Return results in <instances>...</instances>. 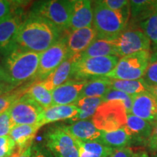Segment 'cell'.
Masks as SVG:
<instances>
[{"instance_id": "obj_1", "label": "cell", "mask_w": 157, "mask_h": 157, "mask_svg": "<svg viewBox=\"0 0 157 157\" xmlns=\"http://www.w3.org/2000/svg\"><path fill=\"white\" fill-rule=\"evenodd\" d=\"M63 33L42 17L29 13L20 28L14 48L32 52H44L61 38Z\"/></svg>"}, {"instance_id": "obj_2", "label": "cell", "mask_w": 157, "mask_h": 157, "mask_svg": "<svg viewBox=\"0 0 157 157\" xmlns=\"http://www.w3.org/2000/svg\"><path fill=\"white\" fill-rule=\"evenodd\" d=\"M40 53L15 48L4 56L2 66L8 83L15 87L34 82L39 68Z\"/></svg>"}, {"instance_id": "obj_3", "label": "cell", "mask_w": 157, "mask_h": 157, "mask_svg": "<svg viewBox=\"0 0 157 157\" xmlns=\"http://www.w3.org/2000/svg\"><path fill=\"white\" fill-rule=\"evenodd\" d=\"M93 10V27L97 38L113 40L127 28L130 15L129 6L115 11L105 7L102 1H94Z\"/></svg>"}, {"instance_id": "obj_4", "label": "cell", "mask_w": 157, "mask_h": 157, "mask_svg": "<svg viewBox=\"0 0 157 157\" xmlns=\"http://www.w3.org/2000/svg\"><path fill=\"white\" fill-rule=\"evenodd\" d=\"M72 5L69 0L40 1L34 3L30 13L47 20L63 34L69 30Z\"/></svg>"}, {"instance_id": "obj_5", "label": "cell", "mask_w": 157, "mask_h": 157, "mask_svg": "<svg viewBox=\"0 0 157 157\" xmlns=\"http://www.w3.org/2000/svg\"><path fill=\"white\" fill-rule=\"evenodd\" d=\"M151 56L150 50H148L120 58L114 68L105 77L119 80L142 78L146 73Z\"/></svg>"}, {"instance_id": "obj_6", "label": "cell", "mask_w": 157, "mask_h": 157, "mask_svg": "<svg viewBox=\"0 0 157 157\" xmlns=\"http://www.w3.org/2000/svg\"><path fill=\"white\" fill-rule=\"evenodd\" d=\"M120 58L118 56L80 58L75 63L71 78L75 80H90L105 77L112 71Z\"/></svg>"}, {"instance_id": "obj_7", "label": "cell", "mask_w": 157, "mask_h": 157, "mask_svg": "<svg viewBox=\"0 0 157 157\" xmlns=\"http://www.w3.org/2000/svg\"><path fill=\"white\" fill-rule=\"evenodd\" d=\"M127 117V111L123 104L112 101L102 103L91 119L99 130L111 132L124 127Z\"/></svg>"}, {"instance_id": "obj_8", "label": "cell", "mask_w": 157, "mask_h": 157, "mask_svg": "<svg viewBox=\"0 0 157 157\" xmlns=\"http://www.w3.org/2000/svg\"><path fill=\"white\" fill-rule=\"evenodd\" d=\"M44 146L55 157H79L77 140L63 126L48 128L44 135Z\"/></svg>"}, {"instance_id": "obj_9", "label": "cell", "mask_w": 157, "mask_h": 157, "mask_svg": "<svg viewBox=\"0 0 157 157\" xmlns=\"http://www.w3.org/2000/svg\"><path fill=\"white\" fill-rule=\"evenodd\" d=\"M69 57L64 35L48 50L40 53L39 68L34 82L43 81Z\"/></svg>"}, {"instance_id": "obj_10", "label": "cell", "mask_w": 157, "mask_h": 157, "mask_svg": "<svg viewBox=\"0 0 157 157\" xmlns=\"http://www.w3.org/2000/svg\"><path fill=\"white\" fill-rule=\"evenodd\" d=\"M112 41L116 54L119 58L151 49L150 40L141 29L126 28Z\"/></svg>"}, {"instance_id": "obj_11", "label": "cell", "mask_w": 157, "mask_h": 157, "mask_svg": "<svg viewBox=\"0 0 157 157\" xmlns=\"http://www.w3.org/2000/svg\"><path fill=\"white\" fill-rule=\"evenodd\" d=\"M43 111L36 102L24 94L9 109L13 127L27 124L40 127Z\"/></svg>"}, {"instance_id": "obj_12", "label": "cell", "mask_w": 157, "mask_h": 157, "mask_svg": "<svg viewBox=\"0 0 157 157\" xmlns=\"http://www.w3.org/2000/svg\"><path fill=\"white\" fill-rule=\"evenodd\" d=\"M26 17L23 10L17 7L0 20V54L5 56L14 48L17 34Z\"/></svg>"}, {"instance_id": "obj_13", "label": "cell", "mask_w": 157, "mask_h": 157, "mask_svg": "<svg viewBox=\"0 0 157 157\" xmlns=\"http://www.w3.org/2000/svg\"><path fill=\"white\" fill-rule=\"evenodd\" d=\"M129 113L148 121L154 127L157 124V98L148 91L134 96Z\"/></svg>"}, {"instance_id": "obj_14", "label": "cell", "mask_w": 157, "mask_h": 157, "mask_svg": "<svg viewBox=\"0 0 157 157\" xmlns=\"http://www.w3.org/2000/svg\"><path fill=\"white\" fill-rule=\"evenodd\" d=\"M65 35L69 56L82 55L97 37L93 26L66 32Z\"/></svg>"}, {"instance_id": "obj_15", "label": "cell", "mask_w": 157, "mask_h": 157, "mask_svg": "<svg viewBox=\"0 0 157 157\" xmlns=\"http://www.w3.org/2000/svg\"><path fill=\"white\" fill-rule=\"evenodd\" d=\"M87 82V80L69 79L51 91L53 105H65L75 103L79 99L80 94Z\"/></svg>"}, {"instance_id": "obj_16", "label": "cell", "mask_w": 157, "mask_h": 157, "mask_svg": "<svg viewBox=\"0 0 157 157\" xmlns=\"http://www.w3.org/2000/svg\"><path fill=\"white\" fill-rule=\"evenodd\" d=\"M80 58L81 55H75L68 58L50 75L47 76L43 81H41L43 85L51 92L68 81L71 78L74 64Z\"/></svg>"}, {"instance_id": "obj_17", "label": "cell", "mask_w": 157, "mask_h": 157, "mask_svg": "<svg viewBox=\"0 0 157 157\" xmlns=\"http://www.w3.org/2000/svg\"><path fill=\"white\" fill-rule=\"evenodd\" d=\"M93 3L88 0H73L70 31L93 26Z\"/></svg>"}, {"instance_id": "obj_18", "label": "cell", "mask_w": 157, "mask_h": 157, "mask_svg": "<svg viewBox=\"0 0 157 157\" xmlns=\"http://www.w3.org/2000/svg\"><path fill=\"white\" fill-rule=\"evenodd\" d=\"M63 127L72 137L80 141L98 140L101 135V131L97 129L92 119L76 121Z\"/></svg>"}, {"instance_id": "obj_19", "label": "cell", "mask_w": 157, "mask_h": 157, "mask_svg": "<svg viewBox=\"0 0 157 157\" xmlns=\"http://www.w3.org/2000/svg\"><path fill=\"white\" fill-rule=\"evenodd\" d=\"M125 127L132 137V143L138 144H147L153 130V126L150 123L131 113L127 114Z\"/></svg>"}, {"instance_id": "obj_20", "label": "cell", "mask_w": 157, "mask_h": 157, "mask_svg": "<svg viewBox=\"0 0 157 157\" xmlns=\"http://www.w3.org/2000/svg\"><path fill=\"white\" fill-rule=\"evenodd\" d=\"M39 129L38 125L21 124L13 127L9 135L15 143L16 151L23 153L33 146V141Z\"/></svg>"}, {"instance_id": "obj_21", "label": "cell", "mask_w": 157, "mask_h": 157, "mask_svg": "<svg viewBox=\"0 0 157 157\" xmlns=\"http://www.w3.org/2000/svg\"><path fill=\"white\" fill-rule=\"evenodd\" d=\"M78 110L75 104L65 105H52L43 111L42 120L39 126L54 123L56 121L72 119L78 114Z\"/></svg>"}, {"instance_id": "obj_22", "label": "cell", "mask_w": 157, "mask_h": 157, "mask_svg": "<svg viewBox=\"0 0 157 157\" xmlns=\"http://www.w3.org/2000/svg\"><path fill=\"white\" fill-rule=\"evenodd\" d=\"M98 140L114 150L129 147L132 143V137L125 126L111 132L101 131V137Z\"/></svg>"}, {"instance_id": "obj_23", "label": "cell", "mask_w": 157, "mask_h": 157, "mask_svg": "<svg viewBox=\"0 0 157 157\" xmlns=\"http://www.w3.org/2000/svg\"><path fill=\"white\" fill-rule=\"evenodd\" d=\"M79 157H109L114 149L104 145L100 140H77Z\"/></svg>"}, {"instance_id": "obj_24", "label": "cell", "mask_w": 157, "mask_h": 157, "mask_svg": "<svg viewBox=\"0 0 157 157\" xmlns=\"http://www.w3.org/2000/svg\"><path fill=\"white\" fill-rule=\"evenodd\" d=\"M25 95L34 101L43 110L53 105L52 93L43 85L42 82H34L27 88Z\"/></svg>"}, {"instance_id": "obj_25", "label": "cell", "mask_w": 157, "mask_h": 157, "mask_svg": "<svg viewBox=\"0 0 157 157\" xmlns=\"http://www.w3.org/2000/svg\"><path fill=\"white\" fill-rule=\"evenodd\" d=\"M111 90V78L99 77L87 80L80 94L79 99L85 97L102 98Z\"/></svg>"}, {"instance_id": "obj_26", "label": "cell", "mask_w": 157, "mask_h": 157, "mask_svg": "<svg viewBox=\"0 0 157 157\" xmlns=\"http://www.w3.org/2000/svg\"><path fill=\"white\" fill-rule=\"evenodd\" d=\"M117 56L113 41L97 38L81 55L82 58Z\"/></svg>"}, {"instance_id": "obj_27", "label": "cell", "mask_w": 157, "mask_h": 157, "mask_svg": "<svg viewBox=\"0 0 157 157\" xmlns=\"http://www.w3.org/2000/svg\"><path fill=\"white\" fill-rule=\"evenodd\" d=\"M111 89L123 92L131 96L148 91V86L142 78L137 80H119L111 78Z\"/></svg>"}, {"instance_id": "obj_28", "label": "cell", "mask_w": 157, "mask_h": 157, "mask_svg": "<svg viewBox=\"0 0 157 157\" xmlns=\"http://www.w3.org/2000/svg\"><path fill=\"white\" fill-rule=\"evenodd\" d=\"M102 103V98L85 97L80 98L74 103L78 110V114L71 119V121L75 122L76 121L85 120L93 117L96 110Z\"/></svg>"}, {"instance_id": "obj_29", "label": "cell", "mask_w": 157, "mask_h": 157, "mask_svg": "<svg viewBox=\"0 0 157 157\" xmlns=\"http://www.w3.org/2000/svg\"><path fill=\"white\" fill-rule=\"evenodd\" d=\"M129 12L132 20L144 21L155 13L153 7V1L151 0L129 1Z\"/></svg>"}, {"instance_id": "obj_30", "label": "cell", "mask_w": 157, "mask_h": 157, "mask_svg": "<svg viewBox=\"0 0 157 157\" xmlns=\"http://www.w3.org/2000/svg\"><path fill=\"white\" fill-rule=\"evenodd\" d=\"M32 83V82H31ZM21 86L15 89L0 93V113H2L8 111L12 105L16 102L20 98H21L26 92L27 88L30 84Z\"/></svg>"}, {"instance_id": "obj_31", "label": "cell", "mask_w": 157, "mask_h": 157, "mask_svg": "<svg viewBox=\"0 0 157 157\" xmlns=\"http://www.w3.org/2000/svg\"><path fill=\"white\" fill-rule=\"evenodd\" d=\"M140 29L154 45L155 50H157V12L153 13L150 16L141 21Z\"/></svg>"}, {"instance_id": "obj_32", "label": "cell", "mask_w": 157, "mask_h": 157, "mask_svg": "<svg viewBox=\"0 0 157 157\" xmlns=\"http://www.w3.org/2000/svg\"><path fill=\"white\" fill-rule=\"evenodd\" d=\"M133 97L134 96L127 95L123 92L111 89L107 92V93L103 97H102V101H103V103L112 101L121 103L126 109L127 113H129L131 108H132Z\"/></svg>"}, {"instance_id": "obj_33", "label": "cell", "mask_w": 157, "mask_h": 157, "mask_svg": "<svg viewBox=\"0 0 157 157\" xmlns=\"http://www.w3.org/2000/svg\"><path fill=\"white\" fill-rule=\"evenodd\" d=\"M143 79L148 87L157 86V56L152 55Z\"/></svg>"}, {"instance_id": "obj_34", "label": "cell", "mask_w": 157, "mask_h": 157, "mask_svg": "<svg viewBox=\"0 0 157 157\" xmlns=\"http://www.w3.org/2000/svg\"><path fill=\"white\" fill-rule=\"evenodd\" d=\"M15 150V143L10 135L0 137V157H10Z\"/></svg>"}, {"instance_id": "obj_35", "label": "cell", "mask_w": 157, "mask_h": 157, "mask_svg": "<svg viewBox=\"0 0 157 157\" xmlns=\"http://www.w3.org/2000/svg\"><path fill=\"white\" fill-rule=\"evenodd\" d=\"M13 127L9 110L0 113V137L9 135Z\"/></svg>"}, {"instance_id": "obj_36", "label": "cell", "mask_w": 157, "mask_h": 157, "mask_svg": "<svg viewBox=\"0 0 157 157\" xmlns=\"http://www.w3.org/2000/svg\"><path fill=\"white\" fill-rule=\"evenodd\" d=\"M19 5L18 2L0 0V20L7 16L12 12L19 7Z\"/></svg>"}, {"instance_id": "obj_37", "label": "cell", "mask_w": 157, "mask_h": 157, "mask_svg": "<svg viewBox=\"0 0 157 157\" xmlns=\"http://www.w3.org/2000/svg\"><path fill=\"white\" fill-rule=\"evenodd\" d=\"M105 7L112 10H121L129 6V1L127 0H102Z\"/></svg>"}, {"instance_id": "obj_38", "label": "cell", "mask_w": 157, "mask_h": 157, "mask_svg": "<svg viewBox=\"0 0 157 157\" xmlns=\"http://www.w3.org/2000/svg\"><path fill=\"white\" fill-rule=\"evenodd\" d=\"M31 157H55L44 144H35L32 146Z\"/></svg>"}, {"instance_id": "obj_39", "label": "cell", "mask_w": 157, "mask_h": 157, "mask_svg": "<svg viewBox=\"0 0 157 157\" xmlns=\"http://www.w3.org/2000/svg\"><path fill=\"white\" fill-rule=\"evenodd\" d=\"M135 151L130 147L115 149L109 157H133Z\"/></svg>"}, {"instance_id": "obj_40", "label": "cell", "mask_w": 157, "mask_h": 157, "mask_svg": "<svg viewBox=\"0 0 157 157\" xmlns=\"http://www.w3.org/2000/svg\"><path fill=\"white\" fill-rule=\"evenodd\" d=\"M147 145L150 150L155 151H157V124L153 127V130L147 142Z\"/></svg>"}, {"instance_id": "obj_41", "label": "cell", "mask_w": 157, "mask_h": 157, "mask_svg": "<svg viewBox=\"0 0 157 157\" xmlns=\"http://www.w3.org/2000/svg\"><path fill=\"white\" fill-rule=\"evenodd\" d=\"M31 149H32V146L27 148L23 153H20L15 150L10 157H31Z\"/></svg>"}, {"instance_id": "obj_42", "label": "cell", "mask_w": 157, "mask_h": 157, "mask_svg": "<svg viewBox=\"0 0 157 157\" xmlns=\"http://www.w3.org/2000/svg\"><path fill=\"white\" fill-rule=\"evenodd\" d=\"M3 84H10L7 81V76L4 71V69L2 66V65H0V86L3 85ZM11 85V84H10Z\"/></svg>"}, {"instance_id": "obj_43", "label": "cell", "mask_w": 157, "mask_h": 157, "mask_svg": "<svg viewBox=\"0 0 157 157\" xmlns=\"http://www.w3.org/2000/svg\"><path fill=\"white\" fill-rule=\"evenodd\" d=\"M133 157H149L146 151H138L134 153V156Z\"/></svg>"}, {"instance_id": "obj_44", "label": "cell", "mask_w": 157, "mask_h": 157, "mask_svg": "<svg viewBox=\"0 0 157 157\" xmlns=\"http://www.w3.org/2000/svg\"><path fill=\"white\" fill-rule=\"evenodd\" d=\"M148 92L151 93L155 98H157V86L148 87Z\"/></svg>"}, {"instance_id": "obj_45", "label": "cell", "mask_w": 157, "mask_h": 157, "mask_svg": "<svg viewBox=\"0 0 157 157\" xmlns=\"http://www.w3.org/2000/svg\"><path fill=\"white\" fill-rule=\"evenodd\" d=\"M153 7L155 12H157V0L153 1Z\"/></svg>"}, {"instance_id": "obj_46", "label": "cell", "mask_w": 157, "mask_h": 157, "mask_svg": "<svg viewBox=\"0 0 157 157\" xmlns=\"http://www.w3.org/2000/svg\"><path fill=\"white\" fill-rule=\"evenodd\" d=\"M153 55H154V56H157V50L156 51V52H155V53H154Z\"/></svg>"}, {"instance_id": "obj_47", "label": "cell", "mask_w": 157, "mask_h": 157, "mask_svg": "<svg viewBox=\"0 0 157 157\" xmlns=\"http://www.w3.org/2000/svg\"><path fill=\"white\" fill-rule=\"evenodd\" d=\"M156 152H157V151H156ZM154 157H157V154H156V156H154Z\"/></svg>"}]
</instances>
